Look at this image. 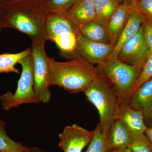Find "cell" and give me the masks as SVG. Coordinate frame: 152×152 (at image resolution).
<instances>
[{"instance_id":"obj_1","label":"cell","mask_w":152,"mask_h":152,"mask_svg":"<svg viewBox=\"0 0 152 152\" xmlns=\"http://www.w3.org/2000/svg\"><path fill=\"white\" fill-rule=\"evenodd\" d=\"M49 84L72 94L84 92L97 75L96 68L80 56L65 62L49 58Z\"/></svg>"},{"instance_id":"obj_2","label":"cell","mask_w":152,"mask_h":152,"mask_svg":"<svg viewBox=\"0 0 152 152\" xmlns=\"http://www.w3.org/2000/svg\"><path fill=\"white\" fill-rule=\"evenodd\" d=\"M4 28H11L28 36L32 43H45L48 14L35 9H23L10 3L2 6Z\"/></svg>"},{"instance_id":"obj_3","label":"cell","mask_w":152,"mask_h":152,"mask_svg":"<svg viewBox=\"0 0 152 152\" xmlns=\"http://www.w3.org/2000/svg\"><path fill=\"white\" fill-rule=\"evenodd\" d=\"M84 93L87 100L99 113L101 132L108 134L112 125L116 120L120 105L113 86L105 77L98 73Z\"/></svg>"},{"instance_id":"obj_4","label":"cell","mask_w":152,"mask_h":152,"mask_svg":"<svg viewBox=\"0 0 152 152\" xmlns=\"http://www.w3.org/2000/svg\"><path fill=\"white\" fill-rule=\"evenodd\" d=\"M45 32L47 40L56 44L61 56L69 60L79 56L77 29L63 14H48Z\"/></svg>"},{"instance_id":"obj_5","label":"cell","mask_w":152,"mask_h":152,"mask_svg":"<svg viewBox=\"0 0 152 152\" xmlns=\"http://www.w3.org/2000/svg\"><path fill=\"white\" fill-rule=\"evenodd\" d=\"M96 68L98 73L105 77L113 85L120 105L126 104L131 89L142 69L118 58L108 60Z\"/></svg>"},{"instance_id":"obj_6","label":"cell","mask_w":152,"mask_h":152,"mask_svg":"<svg viewBox=\"0 0 152 152\" xmlns=\"http://www.w3.org/2000/svg\"><path fill=\"white\" fill-rule=\"evenodd\" d=\"M19 64L21 66L22 72L16 90L14 93L8 91L0 96L3 109L7 111L22 104L39 102L34 91L31 54L23 58Z\"/></svg>"},{"instance_id":"obj_7","label":"cell","mask_w":152,"mask_h":152,"mask_svg":"<svg viewBox=\"0 0 152 152\" xmlns=\"http://www.w3.org/2000/svg\"><path fill=\"white\" fill-rule=\"evenodd\" d=\"M45 43H32L31 56L33 60L34 91L39 102L46 104L51 96L49 84V57L45 50Z\"/></svg>"},{"instance_id":"obj_8","label":"cell","mask_w":152,"mask_h":152,"mask_svg":"<svg viewBox=\"0 0 152 152\" xmlns=\"http://www.w3.org/2000/svg\"><path fill=\"white\" fill-rule=\"evenodd\" d=\"M150 49L144 35L143 25L139 31L120 49L118 59L142 69L149 55Z\"/></svg>"},{"instance_id":"obj_9","label":"cell","mask_w":152,"mask_h":152,"mask_svg":"<svg viewBox=\"0 0 152 152\" xmlns=\"http://www.w3.org/2000/svg\"><path fill=\"white\" fill-rule=\"evenodd\" d=\"M95 132V129L88 130L77 124L68 125L59 134V147L63 152H82L93 140Z\"/></svg>"},{"instance_id":"obj_10","label":"cell","mask_w":152,"mask_h":152,"mask_svg":"<svg viewBox=\"0 0 152 152\" xmlns=\"http://www.w3.org/2000/svg\"><path fill=\"white\" fill-rule=\"evenodd\" d=\"M79 56L90 64L102 65L108 60L115 45L96 42L87 39L77 32Z\"/></svg>"},{"instance_id":"obj_11","label":"cell","mask_w":152,"mask_h":152,"mask_svg":"<svg viewBox=\"0 0 152 152\" xmlns=\"http://www.w3.org/2000/svg\"><path fill=\"white\" fill-rule=\"evenodd\" d=\"M126 104L141 112L145 119L152 118V78L130 96Z\"/></svg>"},{"instance_id":"obj_12","label":"cell","mask_w":152,"mask_h":152,"mask_svg":"<svg viewBox=\"0 0 152 152\" xmlns=\"http://www.w3.org/2000/svg\"><path fill=\"white\" fill-rule=\"evenodd\" d=\"M94 0H77L63 14L77 29L87 22L96 19Z\"/></svg>"},{"instance_id":"obj_13","label":"cell","mask_w":152,"mask_h":152,"mask_svg":"<svg viewBox=\"0 0 152 152\" xmlns=\"http://www.w3.org/2000/svg\"><path fill=\"white\" fill-rule=\"evenodd\" d=\"M145 19L144 16L133 7L126 24L122 31L115 45L113 50L108 60L118 58V54L122 46L139 31Z\"/></svg>"},{"instance_id":"obj_14","label":"cell","mask_w":152,"mask_h":152,"mask_svg":"<svg viewBox=\"0 0 152 152\" xmlns=\"http://www.w3.org/2000/svg\"><path fill=\"white\" fill-rule=\"evenodd\" d=\"M116 120L122 121L131 133H145L148 128L141 112L127 104L120 105Z\"/></svg>"},{"instance_id":"obj_15","label":"cell","mask_w":152,"mask_h":152,"mask_svg":"<svg viewBox=\"0 0 152 152\" xmlns=\"http://www.w3.org/2000/svg\"><path fill=\"white\" fill-rule=\"evenodd\" d=\"M133 9V6L124 2L120 4L106 24L112 44L115 45Z\"/></svg>"},{"instance_id":"obj_16","label":"cell","mask_w":152,"mask_h":152,"mask_svg":"<svg viewBox=\"0 0 152 152\" xmlns=\"http://www.w3.org/2000/svg\"><path fill=\"white\" fill-rule=\"evenodd\" d=\"M131 132L121 121L116 120L112 125L108 135L107 152L128 148L130 142Z\"/></svg>"},{"instance_id":"obj_17","label":"cell","mask_w":152,"mask_h":152,"mask_svg":"<svg viewBox=\"0 0 152 152\" xmlns=\"http://www.w3.org/2000/svg\"><path fill=\"white\" fill-rule=\"evenodd\" d=\"M77 30L84 37L89 40L102 43H112L106 26L96 19L82 25Z\"/></svg>"},{"instance_id":"obj_18","label":"cell","mask_w":152,"mask_h":152,"mask_svg":"<svg viewBox=\"0 0 152 152\" xmlns=\"http://www.w3.org/2000/svg\"><path fill=\"white\" fill-rule=\"evenodd\" d=\"M31 54V49L28 48L20 53H5L0 54V74L14 73H20L18 69L15 67L25 57Z\"/></svg>"},{"instance_id":"obj_19","label":"cell","mask_w":152,"mask_h":152,"mask_svg":"<svg viewBox=\"0 0 152 152\" xmlns=\"http://www.w3.org/2000/svg\"><path fill=\"white\" fill-rule=\"evenodd\" d=\"M96 19L106 25L120 4L118 0H94Z\"/></svg>"},{"instance_id":"obj_20","label":"cell","mask_w":152,"mask_h":152,"mask_svg":"<svg viewBox=\"0 0 152 152\" xmlns=\"http://www.w3.org/2000/svg\"><path fill=\"white\" fill-rule=\"evenodd\" d=\"M6 126L5 122L3 121L0 123V152H25L27 148L9 137Z\"/></svg>"},{"instance_id":"obj_21","label":"cell","mask_w":152,"mask_h":152,"mask_svg":"<svg viewBox=\"0 0 152 152\" xmlns=\"http://www.w3.org/2000/svg\"><path fill=\"white\" fill-rule=\"evenodd\" d=\"M128 148L132 152H152V143L145 133H131Z\"/></svg>"},{"instance_id":"obj_22","label":"cell","mask_w":152,"mask_h":152,"mask_svg":"<svg viewBox=\"0 0 152 152\" xmlns=\"http://www.w3.org/2000/svg\"><path fill=\"white\" fill-rule=\"evenodd\" d=\"M95 135L85 152H107L108 135L101 132L99 124L95 129Z\"/></svg>"},{"instance_id":"obj_23","label":"cell","mask_w":152,"mask_h":152,"mask_svg":"<svg viewBox=\"0 0 152 152\" xmlns=\"http://www.w3.org/2000/svg\"><path fill=\"white\" fill-rule=\"evenodd\" d=\"M152 78V50H150V53L146 61L144 64L140 75L136 79L132 89L130 96L142 85L149 80Z\"/></svg>"},{"instance_id":"obj_24","label":"cell","mask_w":152,"mask_h":152,"mask_svg":"<svg viewBox=\"0 0 152 152\" xmlns=\"http://www.w3.org/2000/svg\"><path fill=\"white\" fill-rule=\"evenodd\" d=\"M77 0H48L45 10L48 14H64Z\"/></svg>"},{"instance_id":"obj_25","label":"cell","mask_w":152,"mask_h":152,"mask_svg":"<svg viewBox=\"0 0 152 152\" xmlns=\"http://www.w3.org/2000/svg\"><path fill=\"white\" fill-rule=\"evenodd\" d=\"M133 8L144 16L145 18L152 21V0H140Z\"/></svg>"},{"instance_id":"obj_26","label":"cell","mask_w":152,"mask_h":152,"mask_svg":"<svg viewBox=\"0 0 152 152\" xmlns=\"http://www.w3.org/2000/svg\"><path fill=\"white\" fill-rule=\"evenodd\" d=\"M142 25L146 42L150 50H152V21L145 18Z\"/></svg>"},{"instance_id":"obj_27","label":"cell","mask_w":152,"mask_h":152,"mask_svg":"<svg viewBox=\"0 0 152 152\" xmlns=\"http://www.w3.org/2000/svg\"><path fill=\"white\" fill-rule=\"evenodd\" d=\"M145 133L152 143V126L148 128Z\"/></svg>"},{"instance_id":"obj_28","label":"cell","mask_w":152,"mask_h":152,"mask_svg":"<svg viewBox=\"0 0 152 152\" xmlns=\"http://www.w3.org/2000/svg\"><path fill=\"white\" fill-rule=\"evenodd\" d=\"M4 28V24H3V18L2 12V7L0 6V34L2 31L3 29Z\"/></svg>"},{"instance_id":"obj_29","label":"cell","mask_w":152,"mask_h":152,"mask_svg":"<svg viewBox=\"0 0 152 152\" xmlns=\"http://www.w3.org/2000/svg\"><path fill=\"white\" fill-rule=\"evenodd\" d=\"M25 152H47L37 148H27Z\"/></svg>"},{"instance_id":"obj_30","label":"cell","mask_w":152,"mask_h":152,"mask_svg":"<svg viewBox=\"0 0 152 152\" xmlns=\"http://www.w3.org/2000/svg\"><path fill=\"white\" fill-rule=\"evenodd\" d=\"M118 152H132L131 150L129 148H125L118 150Z\"/></svg>"},{"instance_id":"obj_31","label":"cell","mask_w":152,"mask_h":152,"mask_svg":"<svg viewBox=\"0 0 152 152\" xmlns=\"http://www.w3.org/2000/svg\"><path fill=\"white\" fill-rule=\"evenodd\" d=\"M109 152H118V151H117V150H114V151H111Z\"/></svg>"},{"instance_id":"obj_32","label":"cell","mask_w":152,"mask_h":152,"mask_svg":"<svg viewBox=\"0 0 152 152\" xmlns=\"http://www.w3.org/2000/svg\"><path fill=\"white\" fill-rule=\"evenodd\" d=\"M3 1H5V2H7V1H12V0H3Z\"/></svg>"},{"instance_id":"obj_33","label":"cell","mask_w":152,"mask_h":152,"mask_svg":"<svg viewBox=\"0 0 152 152\" xmlns=\"http://www.w3.org/2000/svg\"><path fill=\"white\" fill-rule=\"evenodd\" d=\"M13 1H23V0H13ZM23 1H25V0H23Z\"/></svg>"},{"instance_id":"obj_34","label":"cell","mask_w":152,"mask_h":152,"mask_svg":"<svg viewBox=\"0 0 152 152\" xmlns=\"http://www.w3.org/2000/svg\"><path fill=\"white\" fill-rule=\"evenodd\" d=\"M3 121H2L1 120V119L0 118V123L1 122H2Z\"/></svg>"},{"instance_id":"obj_35","label":"cell","mask_w":152,"mask_h":152,"mask_svg":"<svg viewBox=\"0 0 152 152\" xmlns=\"http://www.w3.org/2000/svg\"></svg>"}]
</instances>
